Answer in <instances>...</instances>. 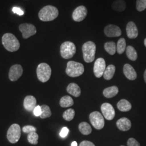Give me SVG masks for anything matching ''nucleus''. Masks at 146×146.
I'll return each instance as SVG.
<instances>
[{
    "instance_id": "f257e3e1",
    "label": "nucleus",
    "mask_w": 146,
    "mask_h": 146,
    "mask_svg": "<svg viewBox=\"0 0 146 146\" xmlns=\"http://www.w3.org/2000/svg\"><path fill=\"white\" fill-rule=\"evenodd\" d=\"M2 43L5 49L11 52L18 50L20 47V44L17 38L11 33H6L3 35Z\"/></svg>"
},
{
    "instance_id": "f03ea898",
    "label": "nucleus",
    "mask_w": 146,
    "mask_h": 146,
    "mask_svg": "<svg viewBox=\"0 0 146 146\" xmlns=\"http://www.w3.org/2000/svg\"><path fill=\"white\" fill-rule=\"evenodd\" d=\"M58 11L57 8L48 5L42 8L38 13V17L42 21H52L57 18Z\"/></svg>"
},
{
    "instance_id": "7ed1b4c3",
    "label": "nucleus",
    "mask_w": 146,
    "mask_h": 146,
    "mask_svg": "<svg viewBox=\"0 0 146 146\" xmlns=\"http://www.w3.org/2000/svg\"><path fill=\"white\" fill-rule=\"evenodd\" d=\"M84 71V65L81 63L70 61L67 63L66 69V74L69 76L76 78L83 74Z\"/></svg>"
},
{
    "instance_id": "20e7f679",
    "label": "nucleus",
    "mask_w": 146,
    "mask_h": 146,
    "mask_svg": "<svg viewBox=\"0 0 146 146\" xmlns=\"http://www.w3.org/2000/svg\"><path fill=\"white\" fill-rule=\"evenodd\" d=\"M96 49V45L92 41H88L84 43L82 50L84 60L86 62H92L94 61Z\"/></svg>"
},
{
    "instance_id": "39448f33",
    "label": "nucleus",
    "mask_w": 146,
    "mask_h": 146,
    "mask_svg": "<svg viewBox=\"0 0 146 146\" xmlns=\"http://www.w3.org/2000/svg\"><path fill=\"white\" fill-rule=\"evenodd\" d=\"M36 74L37 78L41 82H46L50 78L52 69L47 63H41L37 66Z\"/></svg>"
},
{
    "instance_id": "423d86ee",
    "label": "nucleus",
    "mask_w": 146,
    "mask_h": 146,
    "mask_svg": "<svg viewBox=\"0 0 146 146\" xmlns=\"http://www.w3.org/2000/svg\"><path fill=\"white\" fill-rule=\"evenodd\" d=\"M76 51V46L73 42H63L60 47L61 55L63 58L69 59L73 57Z\"/></svg>"
},
{
    "instance_id": "0eeeda50",
    "label": "nucleus",
    "mask_w": 146,
    "mask_h": 146,
    "mask_svg": "<svg viewBox=\"0 0 146 146\" xmlns=\"http://www.w3.org/2000/svg\"><path fill=\"white\" fill-rule=\"evenodd\" d=\"M21 127L18 124H13L9 127L7 131V137L11 143H17L20 139L21 136Z\"/></svg>"
},
{
    "instance_id": "6e6552de",
    "label": "nucleus",
    "mask_w": 146,
    "mask_h": 146,
    "mask_svg": "<svg viewBox=\"0 0 146 146\" xmlns=\"http://www.w3.org/2000/svg\"><path fill=\"white\" fill-rule=\"evenodd\" d=\"M89 120L95 129L100 130L104 127V118L99 111H95L90 113L89 115Z\"/></svg>"
},
{
    "instance_id": "1a4fd4ad",
    "label": "nucleus",
    "mask_w": 146,
    "mask_h": 146,
    "mask_svg": "<svg viewBox=\"0 0 146 146\" xmlns=\"http://www.w3.org/2000/svg\"><path fill=\"white\" fill-rule=\"evenodd\" d=\"M19 30L22 34V36L27 39L36 33V29L33 25L30 23H22L19 26Z\"/></svg>"
},
{
    "instance_id": "9d476101",
    "label": "nucleus",
    "mask_w": 146,
    "mask_h": 146,
    "mask_svg": "<svg viewBox=\"0 0 146 146\" xmlns=\"http://www.w3.org/2000/svg\"><path fill=\"white\" fill-rule=\"evenodd\" d=\"M106 62L103 58H99L94 63V73L95 76L100 78L102 76L106 69Z\"/></svg>"
},
{
    "instance_id": "9b49d317",
    "label": "nucleus",
    "mask_w": 146,
    "mask_h": 146,
    "mask_svg": "<svg viewBox=\"0 0 146 146\" xmlns=\"http://www.w3.org/2000/svg\"><path fill=\"white\" fill-rule=\"evenodd\" d=\"M87 9L84 5H80L77 7L73 11V19L76 22H81L84 20L87 15Z\"/></svg>"
},
{
    "instance_id": "f8f14e48",
    "label": "nucleus",
    "mask_w": 146,
    "mask_h": 146,
    "mask_svg": "<svg viewBox=\"0 0 146 146\" xmlns=\"http://www.w3.org/2000/svg\"><path fill=\"white\" fill-rule=\"evenodd\" d=\"M102 113L105 119L108 120H113L115 117V110L109 103H104L101 107Z\"/></svg>"
},
{
    "instance_id": "ddd939ff",
    "label": "nucleus",
    "mask_w": 146,
    "mask_h": 146,
    "mask_svg": "<svg viewBox=\"0 0 146 146\" xmlns=\"http://www.w3.org/2000/svg\"><path fill=\"white\" fill-rule=\"evenodd\" d=\"M23 74V68L20 64H14L10 68L9 78L11 81H16L20 78Z\"/></svg>"
},
{
    "instance_id": "4468645a",
    "label": "nucleus",
    "mask_w": 146,
    "mask_h": 146,
    "mask_svg": "<svg viewBox=\"0 0 146 146\" xmlns=\"http://www.w3.org/2000/svg\"><path fill=\"white\" fill-rule=\"evenodd\" d=\"M104 33L106 36L109 37L120 36L122 33L120 27L114 25H107L104 28Z\"/></svg>"
},
{
    "instance_id": "2eb2a0df",
    "label": "nucleus",
    "mask_w": 146,
    "mask_h": 146,
    "mask_svg": "<svg viewBox=\"0 0 146 146\" xmlns=\"http://www.w3.org/2000/svg\"><path fill=\"white\" fill-rule=\"evenodd\" d=\"M23 106L25 110L28 111H31L34 110L36 107V98L31 95L27 96L24 100Z\"/></svg>"
},
{
    "instance_id": "dca6fc26",
    "label": "nucleus",
    "mask_w": 146,
    "mask_h": 146,
    "mask_svg": "<svg viewBox=\"0 0 146 146\" xmlns=\"http://www.w3.org/2000/svg\"><path fill=\"white\" fill-rule=\"evenodd\" d=\"M126 32L127 36L131 39H134L138 36V29L135 24L132 22H129L126 27Z\"/></svg>"
},
{
    "instance_id": "f3484780",
    "label": "nucleus",
    "mask_w": 146,
    "mask_h": 146,
    "mask_svg": "<svg viewBox=\"0 0 146 146\" xmlns=\"http://www.w3.org/2000/svg\"><path fill=\"white\" fill-rule=\"evenodd\" d=\"M123 73L125 77L130 80H135L137 74L134 68L129 64H125L123 67Z\"/></svg>"
},
{
    "instance_id": "a211bd4d",
    "label": "nucleus",
    "mask_w": 146,
    "mask_h": 146,
    "mask_svg": "<svg viewBox=\"0 0 146 146\" xmlns=\"http://www.w3.org/2000/svg\"><path fill=\"white\" fill-rule=\"evenodd\" d=\"M116 125L120 131H127L131 129V121L126 117H122L116 122Z\"/></svg>"
},
{
    "instance_id": "6ab92c4d",
    "label": "nucleus",
    "mask_w": 146,
    "mask_h": 146,
    "mask_svg": "<svg viewBox=\"0 0 146 146\" xmlns=\"http://www.w3.org/2000/svg\"><path fill=\"white\" fill-rule=\"evenodd\" d=\"M67 91L69 94L75 97H78L81 95V89L77 84L71 83L69 84L67 88Z\"/></svg>"
},
{
    "instance_id": "aec40b11",
    "label": "nucleus",
    "mask_w": 146,
    "mask_h": 146,
    "mask_svg": "<svg viewBox=\"0 0 146 146\" xmlns=\"http://www.w3.org/2000/svg\"><path fill=\"white\" fill-rule=\"evenodd\" d=\"M119 93V89L116 86H111L104 89L103 94L107 98H111L115 96Z\"/></svg>"
},
{
    "instance_id": "412c9836",
    "label": "nucleus",
    "mask_w": 146,
    "mask_h": 146,
    "mask_svg": "<svg viewBox=\"0 0 146 146\" xmlns=\"http://www.w3.org/2000/svg\"><path fill=\"white\" fill-rule=\"evenodd\" d=\"M117 107L120 111L126 112L131 110V104L128 101L125 99H122L117 103Z\"/></svg>"
},
{
    "instance_id": "4be33fe9",
    "label": "nucleus",
    "mask_w": 146,
    "mask_h": 146,
    "mask_svg": "<svg viewBox=\"0 0 146 146\" xmlns=\"http://www.w3.org/2000/svg\"><path fill=\"white\" fill-rule=\"evenodd\" d=\"M112 8L117 12H122L126 8V3L124 0H115L112 4Z\"/></svg>"
},
{
    "instance_id": "5701e85b",
    "label": "nucleus",
    "mask_w": 146,
    "mask_h": 146,
    "mask_svg": "<svg viewBox=\"0 0 146 146\" xmlns=\"http://www.w3.org/2000/svg\"><path fill=\"white\" fill-rule=\"evenodd\" d=\"M115 72V67L113 65H109L107 68H106L104 73V78L106 80H110L113 78Z\"/></svg>"
},
{
    "instance_id": "b1692460",
    "label": "nucleus",
    "mask_w": 146,
    "mask_h": 146,
    "mask_svg": "<svg viewBox=\"0 0 146 146\" xmlns=\"http://www.w3.org/2000/svg\"><path fill=\"white\" fill-rule=\"evenodd\" d=\"M78 129L84 135H87L92 133L91 126L86 122H82L78 125Z\"/></svg>"
},
{
    "instance_id": "393cba45",
    "label": "nucleus",
    "mask_w": 146,
    "mask_h": 146,
    "mask_svg": "<svg viewBox=\"0 0 146 146\" xmlns=\"http://www.w3.org/2000/svg\"><path fill=\"white\" fill-rule=\"evenodd\" d=\"M74 104L73 100L70 96L66 95L63 96L60 101V105L61 107L66 108L72 106Z\"/></svg>"
},
{
    "instance_id": "a878e982",
    "label": "nucleus",
    "mask_w": 146,
    "mask_h": 146,
    "mask_svg": "<svg viewBox=\"0 0 146 146\" xmlns=\"http://www.w3.org/2000/svg\"><path fill=\"white\" fill-rule=\"evenodd\" d=\"M126 54L128 58L131 61H135L137 58V54L135 49L131 46L126 47Z\"/></svg>"
},
{
    "instance_id": "bb28decb",
    "label": "nucleus",
    "mask_w": 146,
    "mask_h": 146,
    "mask_svg": "<svg viewBox=\"0 0 146 146\" xmlns=\"http://www.w3.org/2000/svg\"><path fill=\"white\" fill-rule=\"evenodd\" d=\"M104 49L110 55H114L116 51V46L115 42L113 41L106 42L104 44Z\"/></svg>"
},
{
    "instance_id": "cd10ccee",
    "label": "nucleus",
    "mask_w": 146,
    "mask_h": 146,
    "mask_svg": "<svg viewBox=\"0 0 146 146\" xmlns=\"http://www.w3.org/2000/svg\"><path fill=\"white\" fill-rule=\"evenodd\" d=\"M126 49V43L124 38H121L117 41L116 46V51L118 54H122L125 52Z\"/></svg>"
},
{
    "instance_id": "c85d7f7f",
    "label": "nucleus",
    "mask_w": 146,
    "mask_h": 146,
    "mask_svg": "<svg viewBox=\"0 0 146 146\" xmlns=\"http://www.w3.org/2000/svg\"><path fill=\"white\" fill-rule=\"evenodd\" d=\"M41 114L40 117L41 119H46L52 115V112L49 106L47 105H42L41 106Z\"/></svg>"
},
{
    "instance_id": "c756f323",
    "label": "nucleus",
    "mask_w": 146,
    "mask_h": 146,
    "mask_svg": "<svg viewBox=\"0 0 146 146\" xmlns=\"http://www.w3.org/2000/svg\"><path fill=\"white\" fill-rule=\"evenodd\" d=\"M75 110L73 109L70 108V109H68L67 110H66L63 113V118L66 121H70L74 119V117L75 116Z\"/></svg>"
},
{
    "instance_id": "7c9ffc66",
    "label": "nucleus",
    "mask_w": 146,
    "mask_h": 146,
    "mask_svg": "<svg viewBox=\"0 0 146 146\" xmlns=\"http://www.w3.org/2000/svg\"><path fill=\"white\" fill-rule=\"evenodd\" d=\"M27 139L28 142L32 145H37L38 143V135L36 132H31L28 134Z\"/></svg>"
},
{
    "instance_id": "2f4dec72",
    "label": "nucleus",
    "mask_w": 146,
    "mask_h": 146,
    "mask_svg": "<svg viewBox=\"0 0 146 146\" xmlns=\"http://www.w3.org/2000/svg\"><path fill=\"white\" fill-rule=\"evenodd\" d=\"M136 9L139 11H144L146 9V0H137Z\"/></svg>"
},
{
    "instance_id": "473e14b6",
    "label": "nucleus",
    "mask_w": 146,
    "mask_h": 146,
    "mask_svg": "<svg viewBox=\"0 0 146 146\" xmlns=\"http://www.w3.org/2000/svg\"><path fill=\"white\" fill-rule=\"evenodd\" d=\"M22 131L25 133H30L31 132H36V129L33 125H26L22 128Z\"/></svg>"
},
{
    "instance_id": "72a5a7b5",
    "label": "nucleus",
    "mask_w": 146,
    "mask_h": 146,
    "mask_svg": "<svg viewBox=\"0 0 146 146\" xmlns=\"http://www.w3.org/2000/svg\"><path fill=\"white\" fill-rule=\"evenodd\" d=\"M128 146H140V143L134 138H130L127 141Z\"/></svg>"
},
{
    "instance_id": "f704fd0d",
    "label": "nucleus",
    "mask_w": 146,
    "mask_h": 146,
    "mask_svg": "<svg viewBox=\"0 0 146 146\" xmlns=\"http://www.w3.org/2000/svg\"><path fill=\"white\" fill-rule=\"evenodd\" d=\"M69 133V129L67 127H63L60 133V135L61 137H66Z\"/></svg>"
},
{
    "instance_id": "c9c22d12",
    "label": "nucleus",
    "mask_w": 146,
    "mask_h": 146,
    "mask_svg": "<svg viewBox=\"0 0 146 146\" xmlns=\"http://www.w3.org/2000/svg\"><path fill=\"white\" fill-rule=\"evenodd\" d=\"M33 111H34V114L35 116H40V115L41 114V106H37Z\"/></svg>"
},
{
    "instance_id": "e433bc0d",
    "label": "nucleus",
    "mask_w": 146,
    "mask_h": 146,
    "mask_svg": "<svg viewBox=\"0 0 146 146\" xmlns=\"http://www.w3.org/2000/svg\"><path fill=\"white\" fill-rule=\"evenodd\" d=\"M13 11L14 13L17 14L19 15L22 16L24 14L23 11H22V9H21L20 8H17V7H14V8H13Z\"/></svg>"
},
{
    "instance_id": "4c0bfd02",
    "label": "nucleus",
    "mask_w": 146,
    "mask_h": 146,
    "mask_svg": "<svg viewBox=\"0 0 146 146\" xmlns=\"http://www.w3.org/2000/svg\"><path fill=\"white\" fill-rule=\"evenodd\" d=\"M79 146H95L94 143L90 141H83L81 142Z\"/></svg>"
},
{
    "instance_id": "58836bf2",
    "label": "nucleus",
    "mask_w": 146,
    "mask_h": 146,
    "mask_svg": "<svg viewBox=\"0 0 146 146\" xmlns=\"http://www.w3.org/2000/svg\"><path fill=\"white\" fill-rule=\"evenodd\" d=\"M71 146H78V143H77V142L76 141H74V142H72Z\"/></svg>"
},
{
    "instance_id": "ea45409f",
    "label": "nucleus",
    "mask_w": 146,
    "mask_h": 146,
    "mask_svg": "<svg viewBox=\"0 0 146 146\" xmlns=\"http://www.w3.org/2000/svg\"><path fill=\"white\" fill-rule=\"evenodd\" d=\"M143 77H144V80H145V82L146 83V70L145 71L144 74H143Z\"/></svg>"
},
{
    "instance_id": "a19ab883",
    "label": "nucleus",
    "mask_w": 146,
    "mask_h": 146,
    "mask_svg": "<svg viewBox=\"0 0 146 146\" xmlns=\"http://www.w3.org/2000/svg\"><path fill=\"white\" fill-rule=\"evenodd\" d=\"M144 44H145V46L146 47V38L145 39V41H144Z\"/></svg>"
},
{
    "instance_id": "79ce46f5",
    "label": "nucleus",
    "mask_w": 146,
    "mask_h": 146,
    "mask_svg": "<svg viewBox=\"0 0 146 146\" xmlns=\"http://www.w3.org/2000/svg\"></svg>"
}]
</instances>
